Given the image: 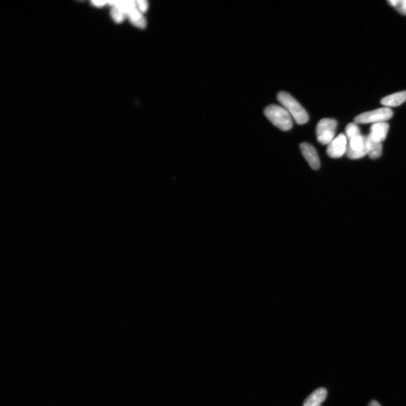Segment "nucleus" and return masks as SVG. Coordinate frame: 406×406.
Returning <instances> with one entry per match:
<instances>
[{"label":"nucleus","instance_id":"f257e3e1","mask_svg":"<svg viewBox=\"0 0 406 406\" xmlns=\"http://www.w3.org/2000/svg\"><path fill=\"white\" fill-rule=\"evenodd\" d=\"M277 98L297 124L302 125L307 123L310 118L307 112L293 96L284 91H281L278 94Z\"/></svg>","mask_w":406,"mask_h":406},{"label":"nucleus","instance_id":"f03ea898","mask_svg":"<svg viewBox=\"0 0 406 406\" xmlns=\"http://www.w3.org/2000/svg\"><path fill=\"white\" fill-rule=\"evenodd\" d=\"M264 113L268 121L279 129L287 131L293 128L292 117L284 107L272 105L265 108Z\"/></svg>","mask_w":406,"mask_h":406},{"label":"nucleus","instance_id":"7ed1b4c3","mask_svg":"<svg viewBox=\"0 0 406 406\" xmlns=\"http://www.w3.org/2000/svg\"><path fill=\"white\" fill-rule=\"evenodd\" d=\"M346 154L352 159L362 158L368 155L369 139L368 137L361 133L348 139Z\"/></svg>","mask_w":406,"mask_h":406},{"label":"nucleus","instance_id":"20e7f679","mask_svg":"<svg viewBox=\"0 0 406 406\" xmlns=\"http://www.w3.org/2000/svg\"><path fill=\"white\" fill-rule=\"evenodd\" d=\"M337 123L333 119H323L317 126L318 141L322 145H328L334 139Z\"/></svg>","mask_w":406,"mask_h":406},{"label":"nucleus","instance_id":"39448f33","mask_svg":"<svg viewBox=\"0 0 406 406\" xmlns=\"http://www.w3.org/2000/svg\"><path fill=\"white\" fill-rule=\"evenodd\" d=\"M393 115V112L390 108L383 107L360 114L354 121L358 124L384 123L391 119Z\"/></svg>","mask_w":406,"mask_h":406},{"label":"nucleus","instance_id":"423d86ee","mask_svg":"<svg viewBox=\"0 0 406 406\" xmlns=\"http://www.w3.org/2000/svg\"><path fill=\"white\" fill-rule=\"evenodd\" d=\"M347 140L345 135L340 134L328 145L327 153L331 158H340L346 153Z\"/></svg>","mask_w":406,"mask_h":406},{"label":"nucleus","instance_id":"0eeeda50","mask_svg":"<svg viewBox=\"0 0 406 406\" xmlns=\"http://www.w3.org/2000/svg\"><path fill=\"white\" fill-rule=\"evenodd\" d=\"M300 147L302 156H304L311 167L314 170L318 169L321 163H320L319 158L316 148L313 145L306 142L302 143Z\"/></svg>","mask_w":406,"mask_h":406},{"label":"nucleus","instance_id":"6e6552de","mask_svg":"<svg viewBox=\"0 0 406 406\" xmlns=\"http://www.w3.org/2000/svg\"><path fill=\"white\" fill-rule=\"evenodd\" d=\"M390 125L386 123L374 124L370 128L369 138L374 141L381 143L384 141L387 136Z\"/></svg>","mask_w":406,"mask_h":406},{"label":"nucleus","instance_id":"1a4fd4ad","mask_svg":"<svg viewBox=\"0 0 406 406\" xmlns=\"http://www.w3.org/2000/svg\"><path fill=\"white\" fill-rule=\"evenodd\" d=\"M327 396V391L324 388H319L317 390L312 392L304 402L303 405H321L326 397Z\"/></svg>","mask_w":406,"mask_h":406},{"label":"nucleus","instance_id":"9d476101","mask_svg":"<svg viewBox=\"0 0 406 406\" xmlns=\"http://www.w3.org/2000/svg\"><path fill=\"white\" fill-rule=\"evenodd\" d=\"M406 101V90L388 95L381 100V104L386 107H397Z\"/></svg>","mask_w":406,"mask_h":406},{"label":"nucleus","instance_id":"9b49d317","mask_svg":"<svg viewBox=\"0 0 406 406\" xmlns=\"http://www.w3.org/2000/svg\"><path fill=\"white\" fill-rule=\"evenodd\" d=\"M131 24L137 27L144 28L146 26V21L144 15L138 9L131 11L127 15Z\"/></svg>","mask_w":406,"mask_h":406},{"label":"nucleus","instance_id":"f8f14e48","mask_svg":"<svg viewBox=\"0 0 406 406\" xmlns=\"http://www.w3.org/2000/svg\"><path fill=\"white\" fill-rule=\"evenodd\" d=\"M368 156L371 159H375L380 158L382 155V146L381 143L377 142L369 138Z\"/></svg>","mask_w":406,"mask_h":406},{"label":"nucleus","instance_id":"ddd939ff","mask_svg":"<svg viewBox=\"0 0 406 406\" xmlns=\"http://www.w3.org/2000/svg\"><path fill=\"white\" fill-rule=\"evenodd\" d=\"M345 133L347 140L361 133L357 124L352 123L349 124L346 126Z\"/></svg>","mask_w":406,"mask_h":406},{"label":"nucleus","instance_id":"4468645a","mask_svg":"<svg viewBox=\"0 0 406 406\" xmlns=\"http://www.w3.org/2000/svg\"><path fill=\"white\" fill-rule=\"evenodd\" d=\"M399 13L406 15V0H390L388 2Z\"/></svg>","mask_w":406,"mask_h":406},{"label":"nucleus","instance_id":"2eb2a0df","mask_svg":"<svg viewBox=\"0 0 406 406\" xmlns=\"http://www.w3.org/2000/svg\"><path fill=\"white\" fill-rule=\"evenodd\" d=\"M111 14L113 20L117 23L122 22L125 17L127 16L122 10L115 7V6H113Z\"/></svg>","mask_w":406,"mask_h":406},{"label":"nucleus","instance_id":"dca6fc26","mask_svg":"<svg viewBox=\"0 0 406 406\" xmlns=\"http://www.w3.org/2000/svg\"><path fill=\"white\" fill-rule=\"evenodd\" d=\"M137 7L141 13H145L148 8V3L145 0H139L136 2Z\"/></svg>","mask_w":406,"mask_h":406},{"label":"nucleus","instance_id":"f3484780","mask_svg":"<svg viewBox=\"0 0 406 406\" xmlns=\"http://www.w3.org/2000/svg\"><path fill=\"white\" fill-rule=\"evenodd\" d=\"M91 3H92L93 5L95 6V7L101 8L104 7V6L105 5L106 3H108V2L104 1H93L91 2Z\"/></svg>","mask_w":406,"mask_h":406},{"label":"nucleus","instance_id":"a211bd4d","mask_svg":"<svg viewBox=\"0 0 406 406\" xmlns=\"http://www.w3.org/2000/svg\"><path fill=\"white\" fill-rule=\"evenodd\" d=\"M368 406H381V405L376 401H371Z\"/></svg>","mask_w":406,"mask_h":406},{"label":"nucleus","instance_id":"6ab92c4d","mask_svg":"<svg viewBox=\"0 0 406 406\" xmlns=\"http://www.w3.org/2000/svg\"><path fill=\"white\" fill-rule=\"evenodd\" d=\"M303 406H305V405H303ZM310 406H321V405H310Z\"/></svg>","mask_w":406,"mask_h":406}]
</instances>
